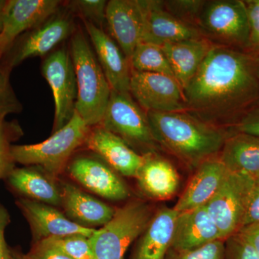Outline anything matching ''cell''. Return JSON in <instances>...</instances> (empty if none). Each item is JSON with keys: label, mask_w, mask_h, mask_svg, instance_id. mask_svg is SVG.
Wrapping results in <instances>:
<instances>
[{"label": "cell", "mask_w": 259, "mask_h": 259, "mask_svg": "<svg viewBox=\"0 0 259 259\" xmlns=\"http://www.w3.org/2000/svg\"><path fill=\"white\" fill-rule=\"evenodd\" d=\"M144 162L136 178L148 197L158 200L171 198L180 185V175L171 162L156 152L144 155Z\"/></svg>", "instance_id": "603a6c76"}, {"label": "cell", "mask_w": 259, "mask_h": 259, "mask_svg": "<svg viewBox=\"0 0 259 259\" xmlns=\"http://www.w3.org/2000/svg\"><path fill=\"white\" fill-rule=\"evenodd\" d=\"M248 11L250 25V38L247 52L259 54V0L244 1Z\"/></svg>", "instance_id": "d590c367"}, {"label": "cell", "mask_w": 259, "mask_h": 259, "mask_svg": "<svg viewBox=\"0 0 259 259\" xmlns=\"http://www.w3.org/2000/svg\"><path fill=\"white\" fill-rule=\"evenodd\" d=\"M129 61L133 71L168 75L175 78L171 66L160 46L141 42Z\"/></svg>", "instance_id": "4316f807"}, {"label": "cell", "mask_w": 259, "mask_h": 259, "mask_svg": "<svg viewBox=\"0 0 259 259\" xmlns=\"http://www.w3.org/2000/svg\"><path fill=\"white\" fill-rule=\"evenodd\" d=\"M85 143L117 173L125 177L137 176L144 155L139 154L119 136L97 125L90 131Z\"/></svg>", "instance_id": "ac0fdd59"}, {"label": "cell", "mask_w": 259, "mask_h": 259, "mask_svg": "<svg viewBox=\"0 0 259 259\" xmlns=\"http://www.w3.org/2000/svg\"><path fill=\"white\" fill-rule=\"evenodd\" d=\"M237 233L249 243L259 254V223H250L242 227Z\"/></svg>", "instance_id": "ab89813d"}, {"label": "cell", "mask_w": 259, "mask_h": 259, "mask_svg": "<svg viewBox=\"0 0 259 259\" xmlns=\"http://www.w3.org/2000/svg\"><path fill=\"white\" fill-rule=\"evenodd\" d=\"M254 180L228 171L222 185L206 204L223 239L236 234L244 225Z\"/></svg>", "instance_id": "ba28073f"}, {"label": "cell", "mask_w": 259, "mask_h": 259, "mask_svg": "<svg viewBox=\"0 0 259 259\" xmlns=\"http://www.w3.org/2000/svg\"><path fill=\"white\" fill-rule=\"evenodd\" d=\"M73 29L72 20L69 15L56 13L41 25L18 38L0 64L12 71L26 59L47 55L66 40Z\"/></svg>", "instance_id": "8fae6325"}, {"label": "cell", "mask_w": 259, "mask_h": 259, "mask_svg": "<svg viewBox=\"0 0 259 259\" xmlns=\"http://www.w3.org/2000/svg\"><path fill=\"white\" fill-rule=\"evenodd\" d=\"M16 204L29 223L34 243L54 237L73 235L90 238L96 230L80 226L49 204L23 197L18 199Z\"/></svg>", "instance_id": "4fadbf2b"}, {"label": "cell", "mask_w": 259, "mask_h": 259, "mask_svg": "<svg viewBox=\"0 0 259 259\" xmlns=\"http://www.w3.org/2000/svg\"><path fill=\"white\" fill-rule=\"evenodd\" d=\"M52 180L33 166L15 168L6 179L10 188L23 198L55 207L61 205V190Z\"/></svg>", "instance_id": "484cf974"}, {"label": "cell", "mask_w": 259, "mask_h": 259, "mask_svg": "<svg viewBox=\"0 0 259 259\" xmlns=\"http://www.w3.org/2000/svg\"><path fill=\"white\" fill-rule=\"evenodd\" d=\"M61 3L58 0H8L0 29V61L24 32L55 15Z\"/></svg>", "instance_id": "7c38bea8"}, {"label": "cell", "mask_w": 259, "mask_h": 259, "mask_svg": "<svg viewBox=\"0 0 259 259\" xmlns=\"http://www.w3.org/2000/svg\"><path fill=\"white\" fill-rule=\"evenodd\" d=\"M10 221L8 209L0 203V259H12V250L10 249L5 238V231Z\"/></svg>", "instance_id": "f35d334b"}, {"label": "cell", "mask_w": 259, "mask_h": 259, "mask_svg": "<svg viewBox=\"0 0 259 259\" xmlns=\"http://www.w3.org/2000/svg\"><path fill=\"white\" fill-rule=\"evenodd\" d=\"M26 256L28 259H73L46 240L34 243Z\"/></svg>", "instance_id": "8d00e7d4"}, {"label": "cell", "mask_w": 259, "mask_h": 259, "mask_svg": "<svg viewBox=\"0 0 259 259\" xmlns=\"http://www.w3.org/2000/svg\"><path fill=\"white\" fill-rule=\"evenodd\" d=\"M102 127L125 141L135 151L144 154L155 152L156 144L148 120L147 112L130 93L112 90Z\"/></svg>", "instance_id": "52a82bcc"}, {"label": "cell", "mask_w": 259, "mask_h": 259, "mask_svg": "<svg viewBox=\"0 0 259 259\" xmlns=\"http://www.w3.org/2000/svg\"><path fill=\"white\" fill-rule=\"evenodd\" d=\"M82 20L111 90L117 93H130L132 69L128 59L107 32L93 23Z\"/></svg>", "instance_id": "2e32d148"}, {"label": "cell", "mask_w": 259, "mask_h": 259, "mask_svg": "<svg viewBox=\"0 0 259 259\" xmlns=\"http://www.w3.org/2000/svg\"><path fill=\"white\" fill-rule=\"evenodd\" d=\"M218 158L227 170L255 179L259 177V137L231 132Z\"/></svg>", "instance_id": "cb8c5ba5"}, {"label": "cell", "mask_w": 259, "mask_h": 259, "mask_svg": "<svg viewBox=\"0 0 259 259\" xmlns=\"http://www.w3.org/2000/svg\"><path fill=\"white\" fill-rule=\"evenodd\" d=\"M61 204L71 221L86 228L103 226L110 221L115 209L83 192L69 182H61Z\"/></svg>", "instance_id": "44dd1931"}, {"label": "cell", "mask_w": 259, "mask_h": 259, "mask_svg": "<svg viewBox=\"0 0 259 259\" xmlns=\"http://www.w3.org/2000/svg\"><path fill=\"white\" fill-rule=\"evenodd\" d=\"M75 7L82 20H87L101 28L104 22L106 21V8L107 2L105 0H77L73 1Z\"/></svg>", "instance_id": "1f68e13d"}, {"label": "cell", "mask_w": 259, "mask_h": 259, "mask_svg": "<svg viewBox=\"0 0 259 259\" xmlns=\"http://www.w3.org/2000/svg\"><path fill=\"white\" fill-rule=\"evenodd\" d=\"M165 259H226L224 240H218L194 249L177 251L170 249Z\"/></svg>", "instance_id": "4dcf8cb0"}, {"label": "cell", "mask_w": 259, "mask_h": 259, "mask_svg": "<svg viewBox=\"0 0 259 259\" xmlns=\"http://www.w3.org/2000/svg\"><path fill=\"white\" fill-rule=\"evenodd\" d=\"M214 44L204 37L161 46L175 79L183 90L197 72Z\"/></svg>", "instance_id": "7402d4cb"}, {"label": "cell", "mask_w": 259, "mask_h": 259, "mask_svg": "<svg viewBox=\"0 0 259 259\" xmlns=\"http://www.w3.org/2000/svg\"><path fill=\"white\" fill-rule=\"evenodd\" d=\"M12 259H28L26 255H24L16 250H12Z\"/></svg>", "instance_id": "60d3db41"}, {"label": "cell", "mask_w": 259, "mask_h": 259, "mask_svg": "<svg viewBox=\"0 0 259 259\" xmlns=\"http://www.w3.org/2000/svg\"><path fill=\"white\" fill-rule=\"evenodd\" d=\"M46 241L62 250L73 259H96L89 238L81 235L54 237Z\"/></svg>", "instance_id": "f1b7e54d"}, {"label": "cell", "mask_w": 259, "mask_h": 259, "mask_svg": "<svg viewBox=\"0 0 259 259\" xmlns=\"http://www.w3.org/2000/svg\"><path fill=\"white\" fill-rule=\"evenodd\" d=\"M147 116L156 144L191 168L218 156L231 134L188 111L147 112Z\"/></svg>", "instance_id": "7a4b0ae2"}, {"label": "cell", "mask_w": 259, "mask_h": 259, "mask_svg": "<svg viewBox=\"0 0 259 259\" xmlns=\"http://www.w3.org/2000/svg\"><path fill=\"white\" fill-rule=\"evenodd\" d=\"M228 170L218 156L202 162L173 207L177 212L205 206L222 185Z\"/></svg>", "instance_id": "ffe728a7"}, {"label": "cell", "mask_w": 259, "mask_h": 259, "mask_svg": "<svg viewBox=\"0 0 259 259\" xmlns=\"http://www.w3.org/2000/svg\"><path fill=\"white\" fill-rule=\"evenodd\" d=\"M41 71L54 96V133L66 125L76 112L77 85L70 51L61 48L54 51L42 62Z\"/></svg>", "instance_id": "9c48e42d"}, {"label": "cell", "mask_w": 259, "mask_h": 259, "mask_svg": "<svg viewBox=\"0 0 259 259\" xmlns=\"http://www.w3.org/2000/svg\"><path fill=\"white\" fill-rule=\"evenodd\" d=\"M130 94L146 112L187 111L183 88L168 75L132 70Z\"/></svg>", "instance_id": "30bf717a"}, {"label": "cell", "mask_w": 259, "mask_h": 259, "mask_svg": "<svg viewBox=\"0 0 259 259\" xmlns=\"http://www.w3.org/2000/svg\"><path fill=\"white\" fill-rule=\"evenodd\" d=\"M226 259H259L254 248L238 233L225 240Z\"/></svg>", "instance_id": "836d02e7"}, {"label": "cell", "mask_w": 259, "mask_h": 259, "mask_svg": "<svg viewBox=\"0 0 259 259\" xmlns=\"http://www.w3.org/2000/svg\"><path fill=\"white\" fill-rule=\"evenodd\" d=\"M253 55L254 56L255 74L259 81V54Z\"/></svg>", "instance_id": "b9f144b4"}, {"label": "cell", "mask_w": 259, "mask_h": 259, "mask_svg": "<svg viewBox=\"0 0 259 259\" xmlns=\"http://www.w3.org/2000/svg\"><path fill=\"white\" fill-rule=\"evenodd\" d=\"M218 240L224 239L205 206H202L178 212L170 249L192 250Z\"/></svg>", "instance_id": "d6986e66"}, {"label": "cell", "mask_w": 259, "mask_h": 259, "mask_svg": "<svg viewBox=\"0 0 259 259\" xmlns=\"http://www.w3.org/2000/svg\"><path fill=\"white\" fill-rule=\"evenodd\" d=\"M178 212L162 207L155 212L146 231L140 236L133 259H165L171 246Z\"/></svg>", "instance_id": "d4e9b609"}, {"label": "cell", "mask_w": 259, "mask_h": 259, "mask_svg": "<svg viewBox=\"0 0 259 259\" xmlns=\"http://www.w3.org/2000/svg\"><path fill=\"white\" fill-rule=\"evenodd\" d=\"M254 223H259V177L253 182L243 226Z\"/></svg>", "instance_id": "74e56055"}, {"label": "cell", "mask_w": 259, "mask_h": 259, "mask_svg": "<svg viewBox=\"0 0 259 259\" xmlns=\"http://www.w3.org/2000/svg\"><path fill=\"white\" fill-rule=\"evenodd\" d=\"M11 70L0 64V120L7 116L23 111V105L17 97L11 82Z\"/></svg>", "instance_id": "f546056e"}, {"label": "cell", "mask_w": 259, "mask_h": 259, "mask_svg": "<svg viewBox=\"0 0 259 259\" xmlns=\"http://www.w3.org/2000/svg\"><path fill=\"white\" fill-rule=\"evenodd\" d=\"M6 3L7 0H0V29H1L2 18H3V10H4Z\"/></svg>", "instance_id": "7bdbcfd3"}, {"label": "cell", "mask_w": 259, "mask_h": 259, "mask_svg": "<svg viewBox=\"0 0 259 259\" xmlns=\"http://www.w3.org/2000/svg\"><path fill=\"white\" fill-rule=\"evenodd\" d=\"M69 51L77 85L76 112L90 127L100 125L111 95L110 83L81 30L71 37Z\"/></svg>", "instance_id": "3957f363"}, {"label": "cell", "mask_w": 259, "mask_h": 259, "mask_svg": "<svg viewBox=\"0 0 259 259\" xmlns=\"http://www.w3.org/2000/svg\"><path fill=\"white\" fill-rule=\"evenodd\" d=\"M90 127L76 112L66 125L46 141L35 144L13 145L12 155L15 163L39 167L55 179L64 169L71 155L86 141Z\"/></svg>", "instance_id": "277c9868"}, {"label": "cell", "mask_w": 259, "mask_h": 259, "mask_svg": "<svg viewBox=\"0 0 259 259\" xmlns=\"http://www.w3.org/2000/svg\"><path fill=\"white\" fill-rule=\"evenodd\" d=\"M168 12L186 23L196 27L197 18L204 1H167L163 2Z\"/></svg>", "instance_id": "d6a6232c"}, {"label": "cell", "mask_w": 259, "mask_h": 259, "mask_svg": "<svg viewBox=\"0 0 259 259\" xmlns=\"http://www.w3.org/2000/svg\"><path fill=\"white\" fill-rule=\"evenodd\" d=\"M70 176L94 193L110 200L127 199L130 191L119 175L105 162L78 157L68 166Z\"/></svg>", "instance_id": "e0dca14e"}, {"label": "cell", "mask_w": 259, "mask_h": 259, "mask_svg": "<svg viewBox=\"0 0 259 259\" xmlns=\"http://www.w3.org/2000/svg\"><path fill=\"white\" fill-rule=\"evenodd\" d=\"M22 134V129L16 122L0 120V180H6L16 168L12 155L11 143L18 140Z\"/></svg>", "instance_id": "83f0119b"}, {"label": "cell", "mask_w": 259, "mask_h": 259, "mask_svg": "<svg viewBox=\"0 0 259 259\" xmlns=\"http://www.w3.org/2000/svg\"><path fill=\"white\" fill-rule=\"evenodd\" d=\"M196 27L212 44L248 50L250 25L244 1H204Z\"/></svg>", "instance_id": "8992f818"}, {"label": "cell", "mask_w": 259, "mask_h": 259, "mask_svg": "<svg viewBox=\"0 0 259 259\" xmlns=\"http://www.w3.org/2000/svg\"><path fill=\"white\" fill-rule=\"evenodd\" d=\"M155 212L144 201L133 200L115 209L110 221L89 238L96 259H124L135 240L144 233Z\"/></svg>", "instance_id": "5b68a950"}, {"label": "cell", "mask_w": 259, "mask_h": 259, "mask_svg": "<svg viewBox=\"0 0 259 259\" xmlns=\"http://www.w3.org/2000/svg\"><path fill=\"white\" fill-rule=\"evenodd\" d=\"M184 92L187 111L212 125L231 127L259 100L254 56L214 45Z\"/></svg>", "instance_id": "6da1fadb"}, {"label": "cell", "mask_w": 259, "mask_h": 259, "mask_svg": "<svg viewBox=\"0 0 259 259\" xmlns=\"http://www.w3.org/2000/svg\"><path fill=\"white\" fill-rule=\"evenodd\" d=\"M144 12L143 41L161 46L204 37L193 25L177 18L165 8L163 2L141 0Z\"/></svg>", "instance_id": "5bb4252c"}, {"label": "cell", "mask_w": 259, "mask_h": 259, "mask_svg": "<svg viewBox=\"0 0 259 259\" xmlns=\"http://www.w3.org/2000/svg\"><path fill=\"white\" fill-rule=\"evenodd\" d=\"M105 20L112 38L130 61L144 36V18L141 0L107 2Z\"/></svg>", "instance_id": "9a60e30c"}, {"label": "cell", "mask_w": 259, "mask_h": 259, "mask_svg": "<svg viewBox=\"0 0 259 259\" xmlns=\"http://www.w3.org/2000/svg\"><path fill=\"white\" fill-rule=\"evenodd\" d=\"M228 129L231 132L243 133L259 137V100Z\"/></svg>", "instance_id": "e575fe53"}]
</instances>
